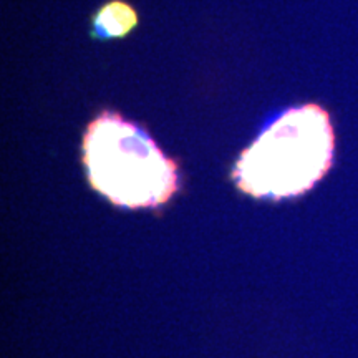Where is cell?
<instances>
[{"instance_id": "1", "label": "cell", "mask_w": 358, "mask_h": 358, "mask_svg": "<svg viewBox=\"0 0 358 358\" xmlns=\"http://www.w3.org/2000/svg\"><path fill=\"white\" fill-rule=\"evenodd\" d=\"M335 134L322 106H294L241 153L231 178L256 199L282 201L306 194L332 168Z\"/></svg>"}, {"instance_id": "2", "label": "cell", "mask_w": 358, "mask_h": 358, "mask_svg": "<svg viewBox=\"0 0 358 358\" xmlns=\"http://www.w3.org/2000/svg\"><path fill=\"white\" fill-rule=\"evenodd\" d=\"M90 186L118 208H159L179 191V166L153 138L115 111H103L83 134Z\"/></svg>"}, {"instance_id": "3", "label": "cell", "mask_w": 358, "mask_h": 358, "mask_svg": "<svg viewBox=\"0 0 358 358\" xmlns=\"http://www.w3.org/2000/svg\"><path fill=\"white\" fill-rule=\"evenodd\" d=\"M140 24L136 8L127 0H108L92 15L90 37L100 42L124 38Z\"/></svg>"}]
</instances>
